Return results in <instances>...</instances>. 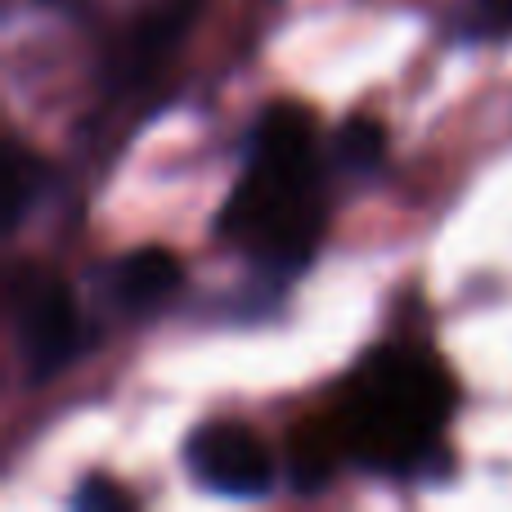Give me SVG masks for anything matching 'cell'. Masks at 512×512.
I'll use <instances>...</instances> for the list:
<instances>
[{"label":"cell","instance_id":"cell-1","mask_svg":"<svg viewBox=\"0 0 512 512\" xmlns=\"http://www.w3.org/2000/svg\"><path fill=\"white\" fill-rule=\"evenodd\" d=\"M14 328L18 355L32 382L54 378L81 355V315L72 292L54 274H23L14 283Z\"/></svg>","mask_w":512,"mask_h":512},{"label":"cell","instance_id":"cell-2","mask_svg":"<svg viewBox=\"0 0 512 512\" xmlns=\"http://www.w3.org/2000/svg\"><path fill=\"white\" fill-rule=\"evenodd\" d=\"M185 463L198 486L230 499H261L274 490V459L265 441L243 423H203L185 445Z\"/></svg>","mask_w":512,"mask_h":512},{"label":"cell","instance_id":"cell-3","mask_svg":"<svg viewBox=\"0 0 512 512\" xmlns=\"http://www.w3.org/2000/svg\"><path fill=\"white\" fill-rule=\"evenodd\" d=\"M256 171L279 180H306L310 176V122L301 108H270L256 126L252 140Z\"/></svg>","mask_w":512,"mask_h":512},{"label":"cell","instance_id":"cell-4","mask_svg":"<svg viewBox=\"0 0 512 512\" xmlns=\"http://www.w3.org/2000/svg\"><path fill=\"white\" fill-rule=\"evenodd\" d=\"M180 283V261L162 248H140L131 252L122 265L113 270V292L126 310H144L158 306L171 288Z\"/></svg>","mask_w":512,"mask_h":512},{"label":"cell","instance_id":"cell-5","mask_svg":"<svg viewBox=\"0 0 512 512\" xmlns=\"http://www.w3.org/2000/svg\"><path fill=\"white\" fill-rule=\"evenodd\" d=\"M207 0H167V5H158L153 14L140 18V27L131 32V63L135 68H149V63H158L162 54L171 50V45L180 41V36L189 32V23L198 18V9H203Z\"/></svg>","mask_w":512,"mask_h":512},{"label":"cell","instance_id":"cell-6","mask_svg":"<svg viewBox=\"0 0 512 512\" xmlns=\"http://www.w3.org/2000/svg\"><path fill=\"white\" fill-rule=\"evenodd\" d=\"M382 153H387V131H382L373 117H351V122H342V131H337V158H342V167L373 171L382 162Z\"/></svg>","mask_w":512,"mask_h":512},{"label":"cell","instance_id":"cell-7","mask_svg":"<svg viewBox=\"0 0 512 512\" xmlns=\"http://www.w3.org/2000/svg\"><path fill=\"white\" fill-rule=\"evenodd\" d=\"M72 508L77 512H108V508H131V495L122 486H113L108 477H86L81 490L72 495Z\"/></svg>","mask_w":512,"mask_h":512},{"label":"cell","instance_id":"cell-8","mask_svg":"<svg viewBox=\"0 0 512 512\" xmlns=\"http://www.w3.org/2000/svg\"><path fill=\"white\" fill-rule=\"evenodd\" d=\"M468 32L472 36H512V0H477Z\"/></svg>","mask_w":512,"mask_h":512}]
</instances>
